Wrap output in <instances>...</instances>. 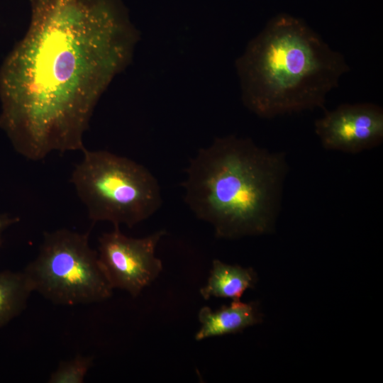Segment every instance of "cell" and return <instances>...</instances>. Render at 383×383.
<instances>
[{"mask_svg":"<svg viewBox=\"0 0 383 383\" xmlns=\"http://www.w3.org/2000/svg\"><path fill=\"white\" fill-rule=\"evenodd\" d=\"M24 37L0 70V127L33 161L85 149L84 135L140 33L122 0H30Z\"/></svg>","mask_w":383,"mask_h":383,"instance_id":"obj_1","label":"cell"},{"mask_svg":"<svg viewBox=\"0 0 383 383\" xmlns=\"http://www.w3.org/2000/svg\"><path fill=\"white\" fill-rule=\"evenodd\" d=\"M288 170L284 152L248 138H216L189 160L182 183L184 202L216 238L267 234L274 229Z\"/></svg>","mask_w":383,"mask_h":383,"instance_id":"obj_2","label":"cell"},{"mask_svg":"<svg viewBox=\"0 0 383 383\" xmlns=\"http://www.w3.org/2000/svg\"><path fill=\"white\" fill-rule=\"evenodd\" d=\"M244 106L257 116L324 108L327 94L350 68L303 20L270 19L235 62Z\"/></svg>","mask_w":383,"mask_h":383,"instance_id":"obj_3","label":"cell"},{"mask_svg":"<svg viewBox=\"0 0 383 383\" xmlns=\"http://www.w3.org/2000/svg\"><path fill=\"white\" fill-rule=\"evenodd\" d=\"M82 152L70 182L93 223L132 228L160 208V184L145 167L107 150Z\"/></svg>","mask_w":383,"mask_h":383,"instance_id":"obj_4","label":"cell"},{"mask_svg":"<svg viewBox=\"0 0 383 383\" xmlns=\"http://www.w3.org/2000/svg\"><path fill=\"white\" fill-rule=\"evenodd\" d=\"M33 292L60 305L104 301L113 289L89 244L88 233L67 228L45 232L37 256L23 270Z\"/></svg>","mask_w":383,"mask_h":383,"instance_id":"obj_5","label":"cell"},{"mask_svg":"<svg viewBox=\"0 0 383 383\" xmlns=\"http://www.w3.org/2000/svg\"><path fill=\"white\" fill-rule=\"evenodd\" d=\"M166 233L162 229L136 238L124 235L116 226L99 238V261L113 289L124 290L136 297L157 278L163 267L155 249Z\"/></svg>","mask_w":383,"mask_h":383,"instance_id":"obj_6","label":"cell"},{"mask_svg":"<svg viewBox=\"0 0 383 383\" xmlns=\"http://www.w3.org/2000/svg\"><path fill=\"white\" fill-rule=\"evenodd\" d=\"M314 131L325 149L359 153L382 143L383 109L372 103L340 104L326 111Z\"/></svg>","mask_w":383,"mask_h":383,"instance_id":"obj_7","label":"cell"},{"mask_svg":"<svg viewBox=\"0 0 383 383\" xmlns=\"http://www.w3.org/2000/svg\"><path fill=\"white\" fill-rule=\"evenodd\" d=\"M198 318L201 327L195 334V340L199 341L241 332L248 327L262 323L263 316L257 301L245 303L238 300L216 311L204 306L199 311Z\"/></svg>","mask_w":383,"mask_h":383,"instance_id":"obj_8","label":"cell"},{"mask_svg":"<svg viewBox=\"0 0 383 383\" xmlns=\"http://www.w3.org/2000/svg\"><path fill=\"white\" fill-rule=\"evenodd\" d=\"M257 280V273L252 267L228 265L215 259L207 282L199 292L205 300L220 297L238 301L246 290L255 288Z\"/></svg>","mask_w":383,"mask_h":383,"instance_id":"obj_9","label":"cell"},{"mask_svg":"<svg viewBox=\"0 0 383 383\" xmlns=\"http://www.w3.org/2000/svg\"><path fill=\"white\" fill-rule=\"evenodd\" d=\"M33 292L23 271H0V328L9 324L25 310Z\"/></svg>","mask_w":383,"mask_h":383,"instance_id":"obj_10","label":"cell"},{"mask_svg":"<svg viewBox=\"0 0 383 383\" xmlns=\"http://www.w3.org/2000/svg\"><path fill=\"white\" fill-rule=\"evenodd\" d=\"M93 365L91 357L77 355L61 362L51 373L48 383H83Z\"/></svg>","mask_w":383,"mask_h":383,"instance_id":"obj_11","label":"cell"},{"mask_svg":"<svg viewBox=\"0 0 383 383\" xmlns=\"http://www.w3.org/2000/svg\"><path fill=\"white\" fill-rule=\"evenodd\" d=\"M19 221L18 216L7 213H0V248L3 244L4 233Z\"/></svg>","mask_w":383,"mask_h":383,"instance_id":"obj_12","label":"cell"}]
</instances>
